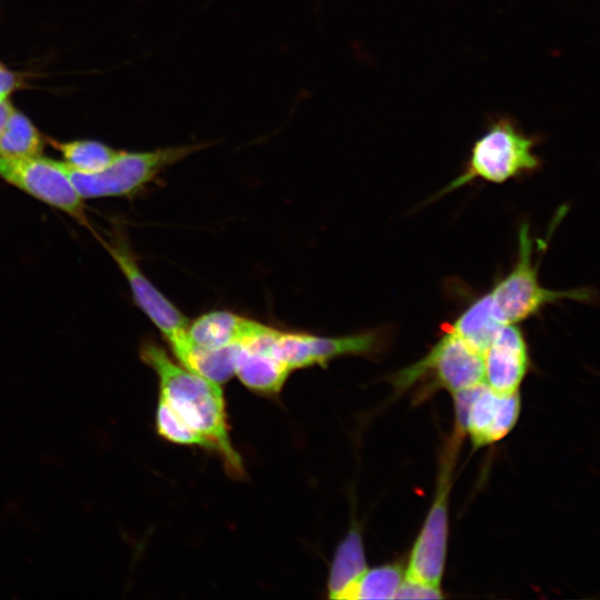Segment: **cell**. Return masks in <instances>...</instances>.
<instances>
[{"label": "cell", "mask_w": 600, "mask_h": 600, "mask_svg": "<svg viewBox=\"0 0 600 600\" xmlns=\"http://www.w3.org/2000/svg\"><path fill=\"white\" fill-rule=\"evenodd\" d=\"M140 358L158 377L159 398L211 443L230 476L243 477L242 459L229 434L221 384L188 370L151 339L141 343Z\"/></svg>", "instance_id": "6da1fadb"}, {"label": "cell", "mask_w": 600, "mask_h": 600, "mask_svg": "<svg viewBox=\"0 0 600 600\" xmlns=\"http://www.w3.org/2000/svg\"><path fill=\"white\" fill-rule=\"evenodd\" d=\"M537 137L529 136L510 117H498L474 141L464 170L440 193H449L473 180L503 183L537 171Z\"/></svg>", "instance_id": "7a4b0ae2"}, {"label": "cell", "mask_w": 600, "mask_h": 600, "mask_svg": "<svg viewBox=\"0 0 600 600\" xmlns=\"http://www.w3.org/2000/svg\"><path fill=\"white\" fill-rule=\"evenodd\" d=\"M214 143L204 141L150 151H120L108 167L97 172L78 171L62 161L58 164L83 200L131 196L153 182L166 169Z\"/></svg>", "instance_id": "3957f363"}, {"label": "cell", "mask_w": 600, "mask_h": 600, "mask_svg": "<svg viewBox=\"0 0 600 600\" xmlns=\"http://www.w3.org/2000/svg\"><path fill=\"white\" fill-rule=\"evenodd\" d=\"M518 257L512 269L489 291L494 311L503 323L521 322L536 316L547 304L563 299L589 302L588 289L556 291L540 284L537 264L532 261L529 226L523 223L518 233Z\"/></svg>", "instance_id": "277c9868"}, {"label": "cell", "mask_w": 600, "mask_h": 600, "mask_svg": "<svg viewBox=\"0 0 600 600\" xmlns=\"http://www.w3.org/2000/svg\"><path fill=\"white\" fill-rule=\"evenodd\" d=\"M429 377L434 387L451 394L481 383L482 353L446 328L423 358L398 371L391 381L397 390L404 391Z\"/></svg>", "instance_id": "5b68a950"}, {"label": "cell", "mask_w": 600, "mask_h": 600, "mask_svg": "<svg viewBox=\"0 0 600 600\" xmlns=\"http://www.w3.org/2000/svg\"><path fill=\"white\" fill-rule=\"evenodd\" d=\"M384 342V333L378 329L328 337L276 328L271 352L293 371L313 366L326 367L331 360L346 356L371 358L383 349Z\"/></svg>", "instance_id": "8992f818"}, {"label": "cell", "mask_w": 600, "mask_h": 600, "mask_svg": "<svg viewBox=\"0 0 600 600\" xmlns=\"http://www.w3.org/2000/svg\"><path fill=\"white\" fill-rule=\"evenodd\" d=\"M452 396L458 433H467L476 448L503 439L518 421L519 391L502 393L481 382Z\"/></svg>", "instance_id": "52a82bcc"}, {"label": "cell", "mask_w": 600, "mask_h": 600, "mask_svg": "<svg viewBox=\"0 0 600 600\" xmlns=\"http://www.w3.org/2000/svg\"><path fill=\"white\" fill-rule=\"evenodd\" d=\"M0 178L32 197L87 223L83 199L57 160L41 156L0 157Z\"/></svg>", "instance_id": "ba28073f"}, {"label": "cell", "mask_w": 600, "mask_h": 600, "mask_svg": "<svg viewBox=\"0 0 600 600\" xmlns=\"http://www.w3.org/2000/svg\"><path fill=\"white\" fill-rule=\"evenodd\" d=\"M451 463L439 474L432 506L409 554L404 577L431 587H440L446 566L449 517L448 497Z\"/></svg>", "instance_id": "9c48e42d"}, {"label": "cell", "mask_w": 600, "mask_h": 600, "mask_svg": "<svg viewBox=\"0 0 600 600\" xmlns=\"http://www.w3.org/2000/svg\"><path fill=\"white\" fill-rule=\"evenodd\" d=\"M103 244L124 274L134 302L159 329L167 343L183 334L190 319L144 276L127 238L118 233Z\"/></svg>", "instance_id": "30bf717a"}, {"label": "cell", "mask_w": 600, "mask_h": 600, "mask_svg": "<svg viewBox=\"0 0 600 600\" xmlns=\"http://www.w3.org/2000/svg\"><path fill=\"white\" fill-rule=\"evenodd\" d=\"M274 327L258 322L251 334L239 343L234 376L254 393L278 396L291 369L273 356L271 341Z\"/></svg>", "instance_id": "8fae6325"}, {"label": "cell", "mask_w": 600, "mask_h": 600, "mask_svg": "<svg viewBox=\"0 0 600 600\" xmlns=\"http://www.w3.org/2000/svg\"><path fill=\"white\" fill-rule=\"evenodd\" d=\"M483 382L491 389L511 393L519 391L529 364L524 336L514 323L503 324L482 352Z\"/></svg>", "instance_id": "7c38bea8"}, {"label": "cell", "mask_w": 600, "mask_h": 600, "mask_svg": "<svg viewBox=\"0 0 600 600\" xmlns=\"http://www.w3.org/2000/svg\"><path fill=\"white\" fill-rule=\"evenodd\" d=\"M256 321L229 310H211L189 320L186 336L202 348L239 344L249 336Z\"/></svg>", "instance_id": "4fadbf2b"}, {"label": "cell", "mask_w": 600, "mask_h": 600, "mask_svg": "<svg viewBox=\"0 0 600 600\" xmlns=\"http://www.w3.org/2000/svg\"><path fill=\"white\" fill-rule=\"evenodd\" d=\"M168 344L180 364L212 382L223 384L234 376L239 344L202 348L190 342L186 332Z\"/></svg>", "instance_id": "5bb4252c"}, {"label": "cell", "mask_w": 600, "mask_h": 600, "mask_svg": "<svg viewBox=\"0 0 600 600\" xmlns=\"http://www.w3.org/2000/svg\"><path fill=\"white\" fill-rule=\"evenodd\" d=\"M367 569L361 530L353 521L334 550L327 580L328 598L346 600L350 589Z\"/></svg>", "instance_id": "9a60e30c"}, {"label": "cell", "mask_w": 600, "mask_h": 600, "mask_svg": "<svg viewBox=\"0 0 600 600\" xmlns=\"http://www.w3.org/2000/svg\"><path fill=\"white\" fill-rule=\"evenodd\" d=\"M503 324L507 323L498 318L491 297L487 292L472 301L446 328L482 353Z\"/></svg>", "instance_id": "2e32d148"}, {"label": "cell", "mask_w": 600, "mask_h": 600, "mask_svg": "<svg viewBox=\"0 0 600 600\" xmlns=\"http://www.w3.org/2000/svg\"><path fill=\"white\" fill-rule=\"evenodd\" d=\"M403 580L404 569L398 563L367 569L350 589L346 600L394 599Z\"/></svg>", "instance_id": "e0dca14e"}, {"label": "cell", "mask_w": 600, "mask_h": 600, "mask_svg": "<svg viewBox=\"0 0 600 600\" xmlns=\"http://www.w3.org/2000/svg\"><path fill=\"white\" fill-rule=\"evenodd\" d=\"M42 149L41 133L23 113L13 110L0 133V157H34L40 156Z\"/></svg>", "instance_id": "ac0fdd59"}, {"label": "cell", "mask_w": 600, "mask_h": 600, "mask_svg": "<svg viewBox=\"0 0 600 600\" xmlns=\"http://www.w3.org/2000/svg\"><path fill=\"white\" fill-rule=\"evenodd\" d=\"M71 168L82 172H97L108 167L120 153L119 150L94 140H76L54 143Z\"/></svg>", "instance_id": "d6986e66"}, {"label": "cell", "mask_w": 600, "mask_h": 600, "mask_svg": "<svg viewBox=\"0 0 600 600\" xmlns=\"http://www.w3.org/2000/svg\"><path fill=\"white\" fill-rule=\"evenodd\" d=\"M156 429L163 439L183 446H198L213 451L211 443L186 423L161 398L156 411Z\"/></svg>", "instance_id": "ffe728a7"}, {"label": "cell", "mask_w": 600, "mask_h": 600, "mask_svg": "<svg viewBox=\"0 0 600 600\" xmlns=\"http://www.w3.org/2000/svg\"><path fill=\"white\" fill-rule=\"evenodd\" d=\"M440 587H431L404 577L394 599H441Z\"/></svg>", "instance_id": "44dd1931"}, {"label": "cell", "mask_w": 600, "mask_h": 600, "mask_svg": "<svg viewBox=\"0 0 600 600\" xmlns=\"http://www.w3.org/2000/svg\"><path fill=\"white\" fill-rule=\"evenodd\" d=\"M19 84L17 76L0 63V98L8 97Z\"/></svg>", "instance_id": "7402d4cb"}, {"label": "cell", "mask_w": 600, "mask_h": 600, "mask_svg": "<svg viewBox=\"0 0 600 600\" xmlns=\"http://www.w3.org/2000/svg\"><path fill=\"white\" fill-rule=\"evenodd\" d=\"M13 107L9 101L8 97L0 98V133L6 128L8 120L13 112Z\"/></svg>", "instance_id": "603a6c76"}]
</instances>
